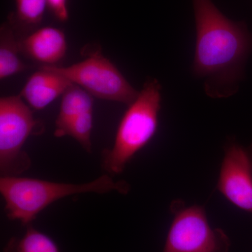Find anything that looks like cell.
Here are the masks:
<instances>
[{"mask_svg":"<svg viewBox=\"0 0 252 252\" xmlns=\"http://www.w3.org/2000/svg\"><path fill=\"white\" fill-rule=\"evenodd\" d=\"M171 209L175 217L162 252H229V238L210 226L203 207L177 201Z\"/></svg>","mask_w":252,"mask_h":252,"instance_id":"8992f818","label":"cell"},{"mask_svg":"<svg viewBox=\"0 0 252 252\" xmlns=\"http://www.w3.org/2000/svg\"><path fill=\"white\" fill-rule=\"evenodd\" d=\"M16 11L9 16V22L16 32L35 31L45 14L46 0H15ZM27 34V35H28Z\"/></svg>","mask_w":252,"mask_h":252,"instance_id":"7c38bea8","label":"cell"},{"mask_svg":"<svg viewBox=\"0 0 252 252\" xmlns=\"http://www.w3.org/2000/svg\"><path fill=\"white\" fill-rule=\"evenodd\" d=\"M217 189L230 203L252 213V159L238 144L225 150Z\"/></svg>","mask_w":252,"mask_h":252,"instance_id":"52a82bcc","label":"cell"},{"mask_svg":"<svg viewBox=\"0 0 252 252\" xmlns=\"http://www.w3.org/2000/svg\"><path fill=\"white\" fill-rule=\"evenodd\" d=\"M9 22L0 28V80L28 70L31 65L20 58L19 39Z\"/></svg>","mask_w":252,"mask_h":252,"instance_id":"8fae6325","label":"cell"},{"mask_svg":"<svg viewBox=\"0 0 252 252\" xmlns=\"http://www.w3.org/2000/svg\"><path fill=\"white\" fill-rule=\"evenodd\" d=\"M129 190L127 182H116L108 174L84 184L60 183L20 176H1L0 178V193L8 218L25 225L31 224L42 210L65 197L114 191L127 194Z\"/></svg>","mask_w":252,"mask_h":252,"instance_id":"7a4b0ae2","label":"cell"},{"mask_svg":"<svg viewBox=\"0 0 252 252\" xmlns=\"http://www.w3.org/2000/svg\"><path fill=\"white\" fill-rule=\"evenodd\" d=\"M161 102V86L148 79L129 105L119 127L114 145L102 152V167L109 175L122 173L126 165L157 132Z\"/></svg>","mask_w":252,"mask_h":252,"instance_id":"3957f363","label":"cell"},{"mask_svg":"<svg viewBox=\"0 0 252 252\" xmlns=\"http://www.w3.org/2000/svg\"><path fill=\"white\" fill-rule=\"evenodd\" d=\"M72 83L61 74L39 67L25 84L20 96L34 110L45 109L63 95Z\"/></svg>","mask_w":252,"mask_h":252,"instance_id":"9c48e42d","label":"cell"},{"mask_svg":"<svg viewBox=\"0 0 252 252\" xmlns=\"http://www.w3.org/2000/svg\"><path fill=\"white\" fill-rule=\"evenodd\" d=\"M40 67L67 78L97 98L130 105L138 96V91L126 80L114 63L99 51L67 67Z\"/></svg>","mask_w":252,"mask_h":252,"instance_id":"5b68a950","label":"cell"},{"mask_svg":"<svg viewBox=\"0 0 252 252\" xmlns=\"http://www.w3.org/2000/svg\"><path fill=\"white\" fill-rule=\"evenodd\" d=\"M197 39L193 72L207 83L229 86L238 80L251 47L243 23L225 17L212 0H193Z\"/></svg>","mask_w":252,"mask_h":252,"instance_id":"6da1fadb","label":"cell"},{"mask_svg":"<svg viewBox=\"0 0 252 252\" xmlns=\"http://www.w3.org/2000/svg\"><path fill=\"white\" fill-rule=\"evenodd\" d=\"M47 6L54 17L61 23L69 20L67 0H46Z\"/></svg>","mask_w":252,"mask_h":252,"instance_id":"9a60e30c","label":"cell"},{"mask_svg":"<svg viewBox=\"0 0 252 252\" xmlns=\"http://www.w3.org/2000/svg\"><path fill=\"white\" fill-rule=\"evenodd\" d=\"M31 108L20 94L0 98L1 176H19L31 166V157L23 147L30 136L41 133L44 128L34 119Z\"/></svg>","mask_w":252,"mask_h":252,"instance_id":"277c9868","label":"cell"},{"mask_svg":"<svg viewBox=\"0 0 252 252\" xmlns=\"http://www.w3.org/2000/svg\"><path fill=\"white\" fill-rule=\"evenodd\" d=\"M3 252H61L56 242L49 235L27 225L21 238L13 237L5 245Z\"/></svg>","mask_w":252,"mask_h":252,"instance_id":"4fadbf2b","label":"cell"},{"mask_svg":"<svg viewBox=\"0 0 252 252\" xmlns=\"http://www.w3.org/2000/svg\"><path fill=\"white\" fill-rule=\"evenodd\" d=\"M21 53L28 59L42 64L56 66L67 51L65 34L59 28L44 27L19 39Z\"/></svg>","mask_w":252,"mask_h":252,"instance_id":"ba28073f","label":"cell"},{"mask_svg":"<svg viewBox=\"0 0 252 252\" xmlns=\"http://www.w3.org/2000/svg\"><path fill=\"white\" fill-rule=\"evenodd\" d=\"M94 96L79 86L72 84L62 95L54 135L62 137L66 127L76 118L94 110Z\"/></svg>","mask_w":252,"mask_h":252,"instance_id":"30bf717a","label":"cell"},{"mask_svg":"<svg viewBox=\"0 0 252 252\" xmlns=\"http://www.w3.org/2000/svg\"><path fill=\"white\" fill-rule=\"evenodd\" d=\"M94 127V110L89 111L73 120L66 127L63 136H69L77 140L88 153L92 152L91 133Z\"/></svg>","mask_w":252,"mask_h":252,"instance_id":"5bb4252c","label":"cell"}]
</instances>
